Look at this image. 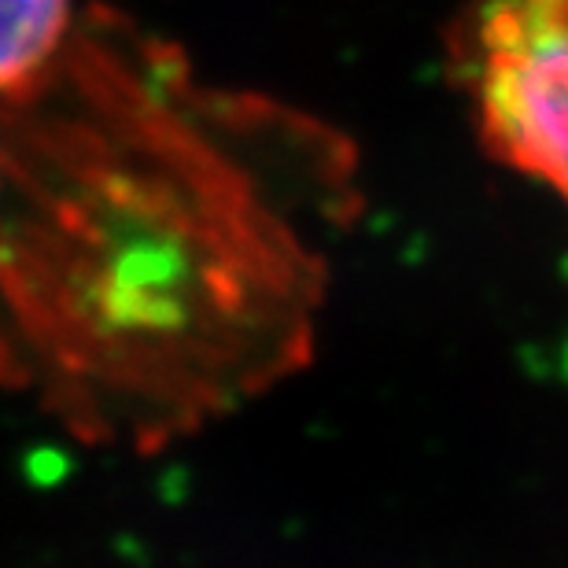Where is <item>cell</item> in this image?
Segmentation results:
<instances>
[{"instance_id": "cell-1", "label": "cell", "mask_w": 568, "mask_h": 568, "mask_svg": "<svg viewBox=\"0 0 568 568\" xmlns=\"http://www.w3.org/2000/svg\"><path fill=\"white\" fill-rule=\"evenodd\" d=\"M219 104L89 8L49 82L0 108V300L67 369L115 388L152 351L170 362L266 247Z\"/></svg>"}, {"instance_id": "cell-2", "label": "cell", "mask_w": 568, "mask_h": 568, "mask_svg": "<svg viewBox=\"0 0 568 568\" xmlns=\"http://www.w3.org/2000/svg\"><path fill=\"white\" fill-rule=\"evenodd\" d=\"M469 89L484 144L568 203V0H480Z\"/></svg>"}, {"instance_id": "cell-3", "label": "cell", "mask_w": 568, "mask_h": 568, "mask_svg": "<svg viewBox=\"0 0 568 568\" xmlns=\"http://www.w3.org/2000/svg\"><path fill=\"white\" fill-rule=\"evenodd\" d=\"M89 8L78 0H0V108L38 93L63 63Z\"/></svg>"}]
</instances>
